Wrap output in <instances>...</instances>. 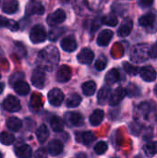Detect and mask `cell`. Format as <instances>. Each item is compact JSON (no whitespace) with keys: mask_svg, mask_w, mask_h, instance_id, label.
Instances as JSON below:
<instances>
[{"mask_svg":"<svg viewBox=\"0 0 157 158\" xmlns=\"http://www.w3.org/2000/svg\"><path fill=\"white\" fill-rule=\"evenodd\" d=\"M113 37V31L111 30L102 31L97 37V44L100 46H106Z\"/></svg>","mask_w":157,"mask_h":158,"instance_id":"obj_15","label":"cell"},{"mask_svg":"<svg viewBox=\"0 0 157 158\" xmlns=\"http://www.w3.org/2000/svg\"><path fill=\"white\" fill-rule=\"evenodd\" d=\"M59 61V52L54 45H48L40 51L38 55V65L41 69L52 71Z\"/></svg>","mask_w":157,"mask_h":158,"instance_id":"obj_1","label":"cell"},{"mask_svg":"<svg viewBox=\"0 0 157 158\" xmlns=\"http://www.w3.org/2000/svg\"><path fill=\"white\" fill-rule=\"evenodd\" d=\"M119 80V72L117 69H112L105 75V81L108 85L115 84Z\"/></svg>","mask_w":157,"mask_h":158,"instance_id":"obj_29","label":"cell"},{"mask_svg":"<svg viewBox=\"0 0 157 158\" xmlns=\"http://www.w3.org/2000/svg\"><path fill=\"white\" fill-rule=\"evenodd\" d=\"M128 94L127 93V90L123 87H118L117 88L113 94H111V97H110V100H109V104L111 106H117L118 105L124 98L125 96Z\"/></svg>","mask_w":157,"mask_h":158,"instance_id":"obj_10","label":"cell"},{"mask_svg":"<svg viewBox=\"0 0 157 158\" xmlns=\"http://www.w3.org/2000/svg\"><path fill=\"white\" fill-rule=\"evenodd\" d=\"M71 74H72L71 69L67 65H63V66L59 67V69L56 72V81L58 82H62V83L67 82L70 80Z\"/></svg>","mask_w":157,"mask_h":158,"instance_id":"obj_9","label":"cell"},{"mask_svg":"<svg viewBox=\"0 0 157 158\" xmlns=\"http://www.w3.org/2000/svg\"><path fill=\"white\" fill-rule=\"evenodd\" d=\"M36 137H37L39 143H43L48 139V137H49V131H48L47 127L44 124L41 125L38 128V130L36 131Z\"/></svg>","mask_w":157,"mask_h":158,"instance_id":"obj_26","label":"cell"},{"mask_svg":"<svg viewBox=\"0 0 157 158\" xmlns=\"http://www.w3.org/2000/svg\"><path fill=\"white\" fill-rule=\"evenodd\" d=\"M150 57L157 58V42L151 47V50H150Z\"/></svg>","mask_w":157,"mask_h":158,"instance_id":"obj_43","label":"cell"},{"mask_svg":"<svg viewBox=\"0 0 157 158\" xmlns=\"http://www.w3.org/2000/svg\"><path fill=\"white\" fill-rule=\"evenodd\" d=\"M15 154L19 158H31L32 156V150L30 145L22 144L15 149Z\"/></svg>","mask_w":157,"mask_h":158,"instance_id":"obj_20","label":"cell"},{"mask_svg":"<svg viewBox=\"0 0 157 158\" xmlns=\"http://www.w3.org/2000/svg\"><path fill=\"white\" fill-rule=\"evenodd\" d=\"M51 128L56 132H61L64 130V121L58 116H54L50 120Z\"/></svg>","mask_w":157,"mask_h":158,"instance_id":"obj_25","label":"cell"},{"mask_svg":"<svg viewBox=\"0 0 157 158\" xmlns=\"http://www.w3.org/2000/svg\"><path fill=\"white\" fill-rule=\"evenodd\" d=\"M93 57H94V54L89 48H83V49H81V52L77 56L78 61L81 64H85V65L92 63V61L93 60Z\"/></svg>","mask_w":157,"mask_h":158,"instance_id":"obj_12","label":"cell"},{"mask_svg":"<svg viewBox=\"0 0 157 158\" xmlns=\"http://www.w3.org/2000/svg\"><path fill=\"white\" fill-rule=\"evenodd\" d=\"M19 8V3L16 0H6L3 3V12L6 14H13Z\"/></svg>","mask_w":157,"mask_h":158,"instance_id":"obj_23","label":"cell"},{"mask_svg":"<svg viewBox=\"0 0 157 158\" xmlns=\"http://www.w3.org/2000/svg\"><path fill=\"white\" fill-rule=\"evenodd\" d=\"M105 117V112L101 109H96L90 117V122L93 126H98L102 123Z\"/></svg>","mask_w":157,"mask_h":158,"instance_id":"obj_24","label":"cell"},{"mask_svg":"<svg viewBox=\"0 0 157 158\" xmlns=\"http://www.w3.org/2000/svg\"><path fill=\"white\" fill-rule=\"evenodd\" d=\"M123 68H124L125 71H126L128 74L132 75V76L137 75V73H138V71H139V69H138L137 67L131 65V64L129 63V62H124V63H123Z\"/></svg>","mask_w":157,"mask_h":158,"instance_id":"obj_37","label":"cell"},{"mask_svg":"<svg viewBox=\"0 0 157 158\" xmlns=\"http://www.w3.org/2000/svg\"><path fill=\"white\" fill-rule=\"evenodd\" d=\"M106 65H107V61L105 56H100L97 59V61L95 62V68L98 70H104L105 69Z\"/></svg>","mask_w":157,"mask_h":158,"instance_id":"obj_39","label":"cell"},{"mask_svg":"<svg viewBox=\"0 0 157 158\" xmlns=\"http://www.w3.org/2000/svg\"><path fill=\"white\" fill-rule=\"evenodd\" d=\"M106 151H107V144L105 142H99L94 146V152L98 156H101V155L105 154Z\"/></svg>","mask_w":157,"mask_h":158,"instance_id":"obj_38","label":"cell"},{"mask_svg":"<svg viewBox=\"0 0 157 158\" xmlns=\"http://www.w3.org/2000/svg\"><path fill=\"white\" fill-rule=\"evenodd\" d=\"M4 88H5V84H4L3 82H0V94L3 93V91H4Z\"/></svg>","mask_w":157,"mask_h":158,"instance_id":"obj_45","label":"cell"},{"mask_svg":"<svg viewBox=\"0 0 157 158\" xmlns=\"http://www.w3.org/2000/svg\"><path fill=\"white\" fill-rule=\"evenodd\" d=\"M64 32H65V28H56V29H53L49 32V40L50 41H56Z\"/></svg>","mask_w":157,"mask_h":158,"instance_id":"obj_36","label":"cell"},{"mask_svg":"<svg viewBox=\"0 0 157 158\" xmlns=\"http://www.w3.org/2000/svg\"><path fill=\"white\" fill-rule=\"evenodd\" d=\"M3 106H4V108L8 112H18L21 108L19 100L13 95H8L4 100Z\"/></svg>","mask_w":157,"mask_h":158,"instance_id":"obj_5","label":"cell"},{"mask_svg":"<svg viewBox=\"0 0 157 158\" xmlns=\"http://www.w3.org/2000/svg\"><path fill=\"white\" fill-rule=\"evenodd\" d=\"M6 126L12 131H18L21 129L22 122L19 118L16 117H11L6 120Z\"/></svg>","mask_w":157,"mask_h":158,"instance_id":"obj_27","label":"cell"},{"mask_svg":"<svg viewBox=\"0 0 157 158\" xmlns=\"http://www.w3.org/2000/svg\"><path fill=\"white\" fill-rule=\"evenodd\" d=\"M25 11L27 15H43L44 13V7L40 2L31 1L27 4Z\"/></svg>","mask_w":157,"mask_h":158,"instance_id":"obj_8","label":"cell"},{"mask_svg":"<svg viewBox=\"0 0 157 158\" xmlns=\"http://www.w3.org/2000/svg\"><path fill=\"white\" fill-rule=\"evenodd\" d=\"M5 27V28H8L10 31H17L19 28V25L17 22H15L12 19H9L7 18H5L3 16H0V28Z\"/></svg>","mask_w":157,"mask_h":158,"instance_id":"obj_28","label":"cell"},{"mask_svg":"<svg viewBox=\"0 0 157 158\" xmlns=\"http://www.w3.org/2000/svg\"><path fill=\"white\" fill-rule=\"evenodd\" d=\"M133 27V22L130 19H127L123 21V23L121 24V26L119 27L118 31V34L120 37H127L132 30Z\"/></svg>","mask_w":157,"mask_h":158,"instance_id":"obj_18","label":"cell"},{"mask_svg":"<svg viewBox=\"0 0 157 158\" xmlns=\"http://www.w3.org/2000/svg\"><path fill=\"white\" fill-rule=\"evenodd\" d=\"M66 118L68 124L70 126L80 127L83 124V117L80 113H76V112L68 113L66 114Z\"/></svg>","mask_w":157,"mask_h":158,"instance_id":"obj_13","label":"cell"},{"mask_svg":"<svg viewBox=\"0 0 157 158\" xmlns=\"http://www.w3.org/2000/svg\"><path fill=\"white\" fill-rule=\"evenodd\" d=\"M45 74L41 69H36L33 70L31 75V83L34 87L38 89H43L45 85Z\"/></svg>","mask_w":157,"mask_h":158,"instance_id":"obj_4","label":"cell"},{"mask_svg":"<svg viewBox=\"0 0 157 158\" xmlns=\"http://www.w3.org/2000/svg\"><path fill=\"white\" fill-rule=\"evenodd\" d=\"M63 147L64 146L62 142H60L59 140H53L48 144V153L53 156H56L62 153Z\"/></svg>","mask_w":157,"mask_h":158,"instance_id":"obj_17","label":"cell"},{"mask_svg":"<svg viewBox=\"0 0 157 158\" xmlns=\"http://www.w3.org/2000/svg\"><path fill=\"white\" fill-rule=\"evenodd\" d=\"M150 50L151 47L147 44H139L132 47L130 58L134 63H143L145 62L150 57Z\"/></svg>","mask_w":157,"mask_h":158,"instance_id":"obj_2","label":"cell"},{"mask_svg":"<svg viewBox=\"0 0 157 158\" xmlns=\"http://www.w3.org/2000/svg\"><path fill=\"white\" fill-rule=\"evenodd\" d=\"M143 151L148 156H154L157 154V142H153L149 143L144 145Z\"/></svg>","mask_w":157,"mask_h":158,"instance_id":"obj_34","label":"cell"},{"mask_svg":"<svg viewBox=\"0 0 157 158\" xmlns=\"http://www.w3.org/2000/svg\"><path fill=\"white\" fill-rule=\"evenodd\" d=\"M47 151L44 148H40L35 152L34 157L35 158H47Z\"/></svg>","mask_w":157,"mask_h":158,"instance_id":"obj_41","label":"cell"},{"mask_svg":"<svg viewBox=\"0 0 157 158\" xmlns=\"http://www.w3.org/2000/svg\"><path fill=\"white\" fill-rule=\"evenodd\" d=\"M0 79H1V74H0Z\"/></svg>","mask_w":157,"mask_h":158,"instance_id":"obj_48","label":"cell"},{"mask_svg":"<svg viewBox=\"0 0 157 158\" xmlns=\"http://www.w3.org/2000/svg\"><path fill=\"white\" fill-rule=\"evenodd\" d=\"M15 140V137L12 133H9V132H6V131H4L0 134V143L2 144H5V145H10L13 143Z\"/></svg>","mask_w":157,"mask_h":158,"instance_id":"obj_33","label":"cell"},{"mask_svg":"<svg viewBox=\"0 0 157 158\" xmlns=\"http://www.w3.org/2000/svg\"><path fill=\"white\" fill-rule=\"evenodd\" d=\"M76 139L79 143H82L85 145H89L95 140V135L92 131L78 132L76 134Z\"/></svg>","mask_w":157,"mask_h":158,"instance_id":"obj_16","label":"cell"},{"mask_svg":"<svg viewBox=\"0 0 157 158\" xmlns=\"http://www.w3.org/2000/svg\"><path fill=\"white\" fill-rule=\"evenodd\" d=\"M111 94H111V90L109 87H107V86L102 87V89H100V91L98 92V95H97L98 103L100 105H104L105 103L107 102L108 99L110 100Z\"/></svg>","mask_w":157,"mask_h":158,"instance_id":"obj_22","label":"cell"},{"mask_svg":"<svg viewBox=\"0 0 157 158\" xmlns=\"http://www.w3.org/2000/svg\"><path fill=\"white\" fill-rule=\"evenodd\" d=\"M14 90L19 95H26L30 92V86L27 82L20 81L14 85Z\"/></svg>","mask_w":157,"mask_h":158,"instance_id":"obj_31","label":"cell"},{"mask_svg":"<svg viewBox=\"0 0 157 158\" xmlns=\"http://www.w3.org/2000/svg\"><path fill=\"white\" fill-rule=\"evenodd\" d=\"M152 113L151 106L148 103H143L137 110V116L136 118L138 119H143V120H148Z\"/></svg>","mask_w":157,"mask_h":158,"instance_id":"obj_14","label":"cell"},{"mask_svg":"<svg viewBox=\"0 0 157 158\" xmlns=\"http://www.w3.org/2000/svg\"><path fill=\"white\" fill-rule=\"evenodd\" d=\"M118 18L113 15V14H108V15H105V17L102 18V23L103 24H105L107 26H116L118 24Z\"/></svg>","mask_w":157,"mask_h":158,"instance_id":"obj_35","label":"cell"},{"mask_svg":"<svg viewBox=\"0 0 157 158\" xmlns=\"http://www.w3.org/2000/svg\"><path fill=\"white\" fill-rule=\"evenodd\" d=\"M64 100V94L58 88H54L48 93V101L54 106H59Z\"/></svg>","mask_w":157,"mask_h":158,"instance_id":"obj_6","label":"cell"},{"mask_svg":"<svg viewBox=\"0 0 157 158\" xmlns=\"http://www.w3.org/2000/svg\"><path fill=\"white\" fill-rule=\"evenodd\" d=\"M82 88V92L86 96H92L93 94H94L95 91H96V84L94 81H86L82 84L81 86Z\"/></svg>","mask_w":157,"mask_h":158,"instance_id":"obj_30","label":"cell"},{"mask_svg":"<svg viewBox=\"0 0 157 158\" xmlns=\"http://www.w3.org/2000/svg\"><path fill=\"white\" fill-rule=\"evenodd\" d=\"M66 19V13L62 9H57L47 17V23L50 26H56Z\"/></svg>","mask_w":157,"mask_h":158,"instance_id":"obj_7","label":"cell"},{"mask_svg":"<svg viewBox=\"0 0 157 158\" xmlns=\"http://www.w3.org/2000/svg\"><path fill=\"white\" fill-rule=\"evenodd\" d=\"M155 95L157 96V85L155 86Z\"/></svg>","mask_w":157,"mask_h":158,"instance_id":"obj_46","label":"cell"},{"mask_svg":"<svg viewBox=\"0 0 157 158\" xmlns=\"http://www.w3.org/2000/svg\"><path fill=\"white\" fill-rule=\"evenodd\" d=\"M141 77L143 81H147V82H152L155 81L157 78V73L155 69L152 67V66H145L143 67L141 71Z\"/></svg>","mask_w":157,"mask_h":158,"instance_id":"obj_11","label":"cell"},{"mask_svg":"<svg viewBox=\"0 0 157 158\" xmlns=\"http://www.w3.org/2000/svg\"><path fill=\"white\" fill-rule=\"evenodd\" d=\"M136 91H137V92H140V91H139V88H138L136 85H133V84H130V85L129 86V88L127 89V93H128L130 96H137V95H139V94L136 93Z\"/></svg>","mask_w":157,"mask_h":158,"instance_id":"obj_40","label":"cell"},{"mask_svg":"<svg viewBox=\"0 0 157 158\" xmlns=\"http://www.w3.org/2000/svg\"><path fill=\"white\" fill-rule=\"evenodd\" d=\"M47 34L45 29L42 25H35L31 32H30V39L33 44H40L46 40Z\"/></svg>","mask_w":157,"mask_h":158,"instance_id":"obj_3","label":"cell"},{"mask_svg":"<svg viewBox=\"0 0 157 158\" xmlns=\"http://www.w3.org/2000/svg\"><path fill=\"white\" fill-rule=\"evenodd\" d=\"M81 102V97L78 94H72L67 100V106L69 108H74L80 106Z\"/></svg>","mask_w":157,"mask_h":158,"instance_id":"obj_32","label":"cell"},{"mask_svg":"<svg viewBox=\"0 0 157 158\" xmlns=\"http://www.w3.org/2000/svg\"><path fill=\"white\" fill-rule=\"evenodd\" d=\"M23 77H24V76H23L22 73H16V74H14L13 77L10 78V84H11V85L13 84V86H14L17 82L20 81V79H22Z\"/></svg>","mask_w":157,"mask_h":158,"instance_id":"obj_42","label":"cell"},{"mask_svg":"<svg viewBox=\"0 0 157 158\" xmlns=\"http://www.w3.org/2000/svg\"><path fill=\"white\" fill-rule=\"evenodd\" d=\"M0 158H2V156H1V154H0Z\"/></svg>","mask_w":157,"mask_h":158,"instance_id":"obj_47","label":"cell"},{"mask_svg":"<svg viewBox=\"0 0 157 158\" xmlns=\"http://www.w3.org/2000/svg\"><path fill=\"white\" fill-rule=\"evenodd\" d=\"M61 47L64 51L73 52L77 49V42L72 36L66 37L61 41Z\"/></svg>","mask_w":157,"mask_h":158,"instance_id":"obj_19","label":"cell"},{"mask_svg":"<svg viewBox=\"0 0 157 158\" xmlns=\"http://www.w3.org/2000/svg\"><path fill=\"white\" fill-rule=\"evenodd\" d=\"M139 4L141 6H149L151 5H153V1H140Z\"/></svg>","mask_w":157,"mask_h":158,"instance_id":"obj_44","label":"cell"},{"mask_svg":"<svg viewBox=\"0 0 157 158\" xmlns=\"http://www.w3.org/2000/svg\"><path fill=\"white\" fill-rule=\"evenodd\" d=\"M155 19L156 16L154 13H147L143 16H142L139 19V23L140 25H142L143 27H146V28H151L155 22Z\"/></svg>","mask_w":157,"mask_h":158,"instance_id":"obj_21","label":"cell"}]
</instances>
